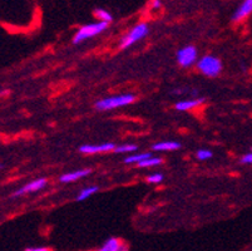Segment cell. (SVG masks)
I'll list each match as a JSON object with an SVG mask.
<instances>
[{"instance_id":"277c9868","label":"cell","mask_w":252,"mask_h":251,"mask_svg":"<svg viewBox=\"0 0 252 251\" xmlns=\"http://www.w3.org/2000/svg\"><path fill=\"white\" fill-rule=\"evenodd\" d=\"M149 34V25L147 23L142 22L136 24L129 31H127L123 35V38L119 42V48L121 49H128L132 45L136 44L137 42L146 38Z\"/></svg>"},{"instance_id":"44dd1931","label":"cell","mask_w":252,"mask_h":251,"mask_svg":"<svg viewBox=\"0 0 252 251\" xmlns=\"http://www.w3.org/2000/svg\"><path fill=\"white\" fill-rule=\"evenodd\" d=\"M24 251H52L49 248H45V246H38V248H28Z\"/></svg>"},{"instance_id":"5b68a950","label":"cell","mask_w":252,"mask_h":251,"mask_svg":"<svg viewBox=\"0 0 252 251\" xmlns=\"http://www.w3.org/2000/svg\"><path fill=\"white\" fill-rule=\"evenodd\" d=\"M176 61L182 68H190L198 61V49L195 45L188 44L177 52Z\"/></svg>"},{"instance_id":"6da1fadb","label":"cell","mask_w":252,"mask_h":251,"mask_svg":"<svg viewBox=\"0 0 252 251\" xmlns=\"http://www.w3.org/2000/svg\"><path fill=\"white\" fill-rule=\"evenodd\" d=\"M108 25H110L108 23L98 22V20L93 23H88V24H83L73 35L72 43H73L74 45H77L85 42V40L88 39H92L94 36H98L99 34H102L107 28H108Z\"/></svg>"},{"instance_id":"603a6c76","label":"cell","mask_w":252,"mask_h":251,"mask_svg":"<svg viewBox=\"0 0 252 251\" xmlns=\"http://www.w3.org/2000/svg\"><path fill=\"white\" fill-rule=\"evenodd\" d=\"M117 251H129V246L127 245L126 243H123V241H122L121 246H119V248H118V250H117Z\"/></svg>"},{"instance_id":"8992f818","label":"cell","mask_w":252,"mask_h":251,"mask_svg":"<svg viewBox=\"0 0 252 251\" xmlns=\"http://www.w3.org/2000/svg\"><path fill=\"white\" fill-rule=\"evenodd\" d=\"M48 185V180L47 179H40L33 180V181L28 182L24 186H22L20 188H18L15 192H13L11 197H22L24 195H28V193H33V192H38V191L43 190L45 186Z\"/></svg>"},{"instance_id":"30bf717a","label":"cell","mask_w":252,"mask_h":251,"mask_svg":"<svg viewBox=\"0 0 252 251\" xmlns=\"http://www.w3.org/2000/svg\"><path fill=\"white\" fill-rule=\"evenodd\" d=\"M205 98L203 97H199L196 98V99H185V100H179L174 104V108L176 111L179 112H188V111H192V109H196L198 108L201 104L205 103Z\"/></svg>"},{"instance_id":"7c38bea8","label":"cell","mask_w":252,"mask_h":251,"mask_svg":"<svg viewBox=\"0 0 252 251\" xmlns=\"http://www.w3.org/2000/svg\"><path fill=\"white\" fill-rule=\"evenodd\" d=\"M121 239H118V237H110V239H107V240L104 241L103 245H102L98 250L95 251H117L118 248L121 246Z\"/></svg>"},{"instance_id":"ac0fdd59","label":"cell","mask_w":252,"mask_h":251,"mask_svg":"<svg viewBox=\"0 0 252 251\" xmlns=\"http://www.w3.org/2000/svg\"><path fill=\"white\" fill-rule=\"evenodd\" d=\"M213 154L212 151L207 150V148H201V150L197 151L196 157L199 159V161H207V159L212 158Z\"/></svg>"},{"instance_id":"7402d4cb","label":"cell","mask_w":252,"mask_h":251,"mask_svg":"<svg viewBox=\"0 0 252 251\" xmlns=\"http://www.w3.org/2000/svg\"><path fill=\"white\" fill-rule=\"evenodd\" d=\"M162 6V0H152V9L157 10Z\"/></svg>"},{"instance_id":"9c48e42d","label":"cell","mask_w":252,"mask_h":251,"mask_svg":"<svg viewBox=\"0 0 252 251\" xmlns=\"http://www.w3.org/2000/svg\"><path fill=\"white\" fill-rule=\"evenodd\" d=\"M92 173V170L90 168H79V170L76 171H70V172L63 173L60 177H59V182L62 184H70V182H76L78 180L84 179Z\"/></svg>"},{"instance_id":"d6986e66","label":"cell","mask_w":252,"mask_h":251,"mask_svg":"<svg viewBox=\"0 0 252 251\" xmlns=\"http://www.w3.org/2000/svg\"><path fill=\"white\" fill-rule=\"evenodd\" d=\"M163 181V175L160 172H156V173H152L147 177V182L151 185H158Z\"/></svg>"},{"instance_id":"9a60e30c","label":"cell","mask_w":252,"mask_h":251,"mask_svg":"<svg viewBox=\"0 0 252 251\" xmlns=\"http://www.w3.org/2000/svg\"><path fill=\"white\" fill-rule=\"evenodd\" d=\"M163 163V158L157 156H151L148 158H146L144 161H142L140 163H138V167L140 168H151V167H158Z\"/></svg>"},{"instance_id":"52a82bcc","label":"cell","mask_w":252,"mask_h":251,"mask_svg":"<svg viewBox=\"0 0 252 251\" xmlns=\"http://www.w3.org/2000/svg\"><path fill=\"white\" fill-rule=\"evenodd\" d=\"M114 143L106 142L99 143V145H82L79 147V152L82 155H95V154H107V152H112L115 148Z\"/></svg>"},{"instance_id":"8fae6325","label":"cell","mask_w":252,"mask_h":251,"mask_svg":"<svg viewBox=\"0 0 252 251\" xmlns=\"http://www.w3.org/2000/svg\"><path fill=\"white\" fill-rule=\"evenodd\" d=\"M181 148V143L176 141H162V142L154 143L152 146V150L156 152H171V151H177Z\"/></svg>"},{"instance_id":"5bb4252c","label":"cell","mask_w":252,"mask_h":251,"mask_svg":"<svg viewBox=\"0 0 252 251\" xmlns=\"http://www.w3.org/2000/svg\"><path fill=\"white\" fill-rule=\"evenodd\" d=\"M152 155L148 152H140V154H131L129 156H127L124 158V163L127 165H138L142 161H144L146 158L151 157Z\"/></svg>"},{"instance_id":"4fadbf2b","label":"cell","mask_w":252,"mask_h":251,"mask_svg":"<svg viewBox=\"0 0 252 251\" xmlns=\"http://www.w3.org/2000/svg\"><path fill=\"white\" fill-rule=\"evenodd\" d=\"M99 191V187L98 186H95V185H92V186H87V187H84L83 190L79 191V193L77 195L76 200L77 201H85L88 200L89 197H92L94 193H97Z\"/></svg>"},{"instance_id":"2e32d148","label":"cell","mask_w":252,"mask_h":251,"mask_svg":"<svg viewBox=\"0 0 252 251\" xmlns=\"http://www.w3.org/2000/svg\"><path fill=\"white\" fill-rule=\"evenodd\" d=\"M137 150H138L137 145H133V143H124V145L115 146L114 152L119 155H126V154L131 155V154H135Z\"/></svg>"},{"instance_id":"3957f363","label":"cell","mask_w":252,"mask_h":251,"mask_svg":"<svg viewBox=\"0 0 252 251\" xmlns=\"http://www.w3.org/2000/svg\"><path fill=\"white\" fill-rule=\"evenodd\" d=\"M222 62L219 57L212 56V54H207L203 56L197 61V69L208 78H215L219 77L222 72Z\"/></svg>"},{"instance_id":"7a4b0ae2","label":"cell","mask_w":252,"mask_h":251,"mask_svg":"<svg viewBox=\"0 0 252 251\" xmlns=\"http://www.w3.org/2000/svg\"><path fill=\"white\" fill-rule=\"evenodd\" d=\"M136 102V95L131 93H124V94L113 95V97L103 98L95 102L94 107L98 111H112V109L122 108V107L131 106Z\"/></svg>"},{"instance_id":"e0dca14e","label":"cell","mask_w":252,"mask_h":251,"mask_svg":"<svg viewBox=\"0 0 252 251\" xmlns=\"http://www.w3.org/2000/svg\"><path fill=\"white\" fill-rule=\"evenodd\" d=\"M94 17L97 18V20H98V22L108 23V24H110V23L113 20V15L111 14L110 11L106 10V9H102V8L95 9Z\"/></svg>"},{"instance_id":"ba28073f","label":"cell","mask_w":252,"mask_h":251,"mask_svg":"<svg viewBox=\"0 0 252 251\" xmlns=\"http://www.w3.org/2000/svg\"><path fill=\"white\" fill-rule=\"evenodd\" d=\"M252 14V0H242L241 4L233 11L232 20L233 23H241L242 20L247 19Z\"/></svg>"},{"instance_id":"ffe728a7","label":"cell","mask_w":252,"mask_h":251,"mask_svg":"<svg viewBox=\"0 0 252 251\" xmlns=\"http://www.w3.org/2000/svg\"><path fill=\"white\" fill-rule=\"evenodd\" d=\"M240 162H241L242 165H252V151L251 152L245 154L244 156L240 158Z\"/></svg>"}]
</instances>
